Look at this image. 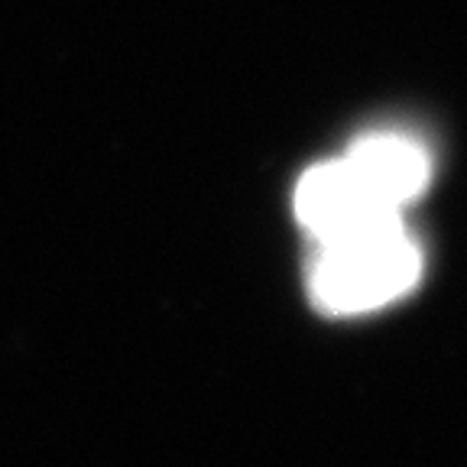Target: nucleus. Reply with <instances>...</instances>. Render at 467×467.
Here are the masks:
<instances>
[{"mask_svg":"<svg viewBox=\"0 0 467 467\" xmlns=\"http://www.w3.org/2000/svg\"><path fill=\"white\" fill-rule=\"evenodd\" d=\"M422 273V254L400 218L354 227L321 241L312 299L331 315H358L406 296Z\"/></svg>","mask_w":467,"mask_h":467,"instance_id":"obj_1","label":"nucleus"},{"mask_svg":"<svg viewBox=\"0 0 467 467\" xmlns=\"http://www.w3.org/2000/svg\"><path fill=\"white\" fill-rule=\"evenodd\" d=\"M296 214L318 241H328L354 227L400 218L370 175L350 153L308 169L296 189Z\"/></svg>","mask_w":467,"mask_h":467,"instance_id":"obj_2","label":"nucleus"}]
</instances>
